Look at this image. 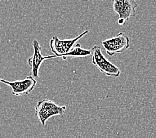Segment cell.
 <instances>
[{"instance_id":"1","label":"cell","mask_w":156,"mask_h":138,"mask_svg":"<svg viewBox=\"0 0 156 138\" xmlns=\"http://www.w3.org/2000/svg\"><path fill=\"white\" fill-rule=\"evenodd\" d=\"M66 110L65 106H58L52 100L44 99L37 104L35 115L39 119L42 126H44L48 119L55 115H62L65 113Z\"/></svg>"},{"instance_id":"2","label":"cell","mask_w":156,"mask_h":138,"mask_svg":"<svg viewBox=\"0 0 156 138\" xmlns=\"http://www.w3.org/2000/svg\"><path fill=\"white\" fill-rule=\"evenodd\" d=\"M92 62L100 72L107 76L119 77L121 74V70L114 65L112 62L105 57L101 51V47L94 45L91 49Z\"/></svg>"},{"instance_id":"3","label":"cell","mask_w":156,"mask_h":138,"mask_svg":"<svg viewBox=\"0 0 156 138\" xmlns=\"http://www.w3.org/2000/svg\"><path fill=\"white\" fill-rule=\"evenodd\" d=\"M88 33V30H85L80 33L79 35L76 37L75 38L71 39H64L61 40L58 39L57 36H54L49 41V47L51 51L54 53V55L57 58L61 57L63 58L65 56L69 53L75 47L76 43L82 37L87 35Z\"/></svg>"},{"instance_id":"4","label":"cell","mask_w":156,"mask_h":138,"mask_svg":"<svg viewBox=\"0 0 156 138\" xmlns=\"http://www.w3.org/2000/svg\"><path fill=\"white\" fill-rule=\"evenodd\" d=\"M129 41V37L124 33L120 32L114 37L103 41L101 43L106 53L112 57L114 54L123 53L128 49L130 46Z\"/></svg>"},{"instance_id":"5","label":"cell","mask_w":156,"mask_h":138,"mask_svg":"<svg viewBox=\"0 0 156 138\" xmlns=\"http://www.w3.org/2000/svg\"><path fill=\"white\" fill-rule=\"evenodd\" d=\"M137 3L132 0H114L113 9L118 16L117 23L121 26L124 25L132 17L135 16Z\"/></svg>"},{"instance_id":"6","label":"cell","mask_w":156,"mask_h":138,"mask_svg":"<svg viewBox=\"0 0 156 138\" xmlns=\"http://www.w3.org/2000/svg\"><path fill=\"white\" fill-rule=\"evenodd\" d=\"M32 47L33 48V53L31 57L27 59V63L31 67L30 76L33 78H39V73L40 66L42 62L47 59L57 58L55 55L43 56L41 53L42 47L40 45L39 41L37 39H34L32 43Z\"/></svg>"},{"instance_id":"7","label":"cell","mask_w":156,"mask_h":138,"mask_svg":"<svg viewBox=\"0 0 156 138\" xmlns=\"http://www.w3.org/2000/svg\"><path fill=\"white\" fill-rule=\"evenodd\" d=\"M0 82L9 86L12 89V94L16 96L29 95L35 88L37 83L35 78L31 76H28L23 80L13 82L0 78Z\"/></svg>"},{"instance_id":"8","label":"cell","mask_w":156,"mask_h":138,"mask_svg":"<svg viewBox=\"0 0 156 138\" xmlns=\"http://www.w3.org/2000/svg\"><path fill=\"white\" fill-rule=\"evenodd\" d=\"M92 55L91 50L85 49L82 48L80 44H76L73 48V49L70 51L69 53L66 54L65 57L63 58V60H66L68 57H78V58H84L89 57Z\"/></svg>"}]
</instances>
